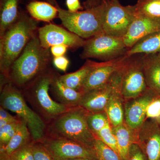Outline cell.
<instances>
[{
  "label": "cell",
  "instance_id": "6da1fadb",
  "mask_svg": "<svg viewBox=\"0 0 160 160\" xmlns=\"http://www.w3.org/2000/svg\"><path fill=\"white\" fill-rule=\"evenodd\" d=\"M36 24L33 19L22 14L1 37L0 67L6 77L9 78L12 64L34 36Z\"/></svg>",
  "mask_w": 160,
  "mask_h": 160
},
{
  "label": "cell",
  "instance_id": "7a4b0ae2",
  "mask_svg": "<svg viewBox=\"0 0 160 160\" xmlns=\"http://www.w3.org/2000/svg\"><path fill=\"white\" fill-rule=\"evenodd\" d=\"M48 49L43 48L38 37L33 36L12 64L9 78L17 86H26L46 68L49 60Z\"/></svg>",
  "mask_w": 160,
  "mask_h": 160
},
{
  "label": "cell",
  "instance_id": "3957f363",
  "mask_svg": "<svg viewBox=\"0 0 160 160\" xmlns=\"http://www.w3.org/2000/svg\"><path fill=\"white\" fill-rule=\"evenodd\" d=\"M58 16L69 31L83 39H88L102 33L106 9L105 0L92 8L72 12L57 6Z\"/></svg>",
  "mask_w": 160,
  "mask_h": 160
},
{
  "label": "cell",
  "instance_id": "277c9868",
  "mask_svg": "<svg viewBox=\"0 0 160 160\" xmlns=\"http://www.w3.org/2000/svg\"><path fill=\"white\" fill-rule=\"evenodd\" d=\"M88 112L79 106L72 107L57 118L52 126L53 132L94 149L97 138L88 126Z\"/></svg>",
  "mask_w": 160,
  "mask_h": 160
},
{
  "label": "cell",
  "instance_id": "5b68a950",
  "mask_svg": "<svg viewBox=\"0 0 160 160\" xmlns=\"http://www.w3.org/2000/svg\"><path fill=\"white\" fill-rule=\"evenodd\" d=\"M2 107L16 113L26 123L33 142H40L45 137L46 126L39 116L28 106L21 92L11 83L6 84L1 95Z\"/></svg>",
  "mask_w": 160,
  "mask_h": 160
},
{
  "label": "cell",
  "instance_id": "8992f818",
  "mask_svg": "<svg viewBox=\"0 0 160 160\" xmlns=\"http://www.w3.org/2000/svg\"><path fill=\"white\" fill-rule=\"evenodd\" d=\"M105 1L106 9L103 32L116 37L123 38L136 16L135 6H123L119 0Z\"/></svg>",
  "mask_w": 160,
  "mask_h": 160
},
{
  "label": "cell",
  "instance_id": "52a82bcc",
  "mask_svg": "<svg viewBox=\"0 0 160 160\" xmlns=\"http://www.w3.org/2000/svg\"><path fill=\"white\" fill-rule=\"evenodd\" d=\"M81 57L94 58L109 61L125 55L128 49L123 38L116 37L104 32L86 40Z\"/></svg>",
  "mask_w": 160,
  "mask_h": 160
},
{
  "label": "cell",
  "instance_id": "ba28073f",
  "mask_svg": "<svg viewBox=\"0 0 160 160\" xmlns=\"http://www.w3.org/2000/svg\"><path fill=\"white\" fill-rule=\"evenodd\" d=\"M40 142L54 160L79 158L97 160L94 149L55 134L50 137H45Z\"/></svg>",
  "mask_w": 160,
  "mask_h": 160
},
{
  "label": "cell",
  "instance_id": "9c48e42d",
  "mask_svg": "<svg viewBox=\"0 0 160 160\" xmlns=\"http://www.w3.org/2000/svg\"><path fill=\"white\" fill-rule=\"evenodd\" d=\"M148 89L143 71L142 58L128 57L123 70L121 93L125 101L135 98Z\"/></svg>",
  "mask_w": 160,
  "mask_h": 160
},
{
  "label": "cell",
  "instance_id": "30bf717a",
  "mask_svg": "<svg viewBox=\"0 0 160 160\" xmlns=\"http://www.w3.org/2000/svg\"><path fill=\"white\" fill-rule=\"evenodd\" d=\"M125 65L115 72L104 86L84 93L78 106L89 112L105 111V107L112 93L122 85Z\"/></svg>",
  "mask_w": 160,
  "mask_h": 160
},
{
  "label": "cell",
  "instance_id": "8fae6325",
  "mask_svg": "<svg viewBox=\"0 0 160 160\" xmlns=\"http://www.w3.org/2000/svg\"><path fill=\"white\" fill-rule=\"evenodd\" d=\"M38 38L43 48L49 49L52 46L63 45L72 49L84 47L86 40L60 26L50 24L38 29Z\"/></svg>",
  "mask_w": 160,
  "mask_h": 160
},
{
  "label": "cell",
  "instance_id": "7c38bea8",
  "mask_svg": "<svg viewBox=\"0 0 160 160\" xmlns=\"http://www.w3.org/2000/svg\"><path fill=\"white\" fill-rule=\"evenodd\" d=\"M128 58L125 55L102 62H95L84 81L80 92L85 93L104 86L115 72L122 68Z\"/></svg>",
  "mask_w": 160,
  "mask_h": 160
},
{
  "label": "cell",
  "instance_id": "4fadbf2b",
  "mask_svg": "<svg viewBox=\"0 0 160 160\" xmlns=\"http://www.w3.org/2000/svg\"><path fill=\"white\" fill-rule=\"evenodd\" d=\"M135 143L148 160H160V126L155 120L146 119L135 132Z\"/></svg>",
  "mask_w": 160,
  "mask_h": 160
},
{
  "label": "cell",
  "instance_id": "5bb4252c",
  "mask_svg": "<svg viewBox=\"0 0 160 160\" xmlns=\"http://www.w3.org/2000/svg\"><path fill=\"white\" fill-rule=\"evenodd\" d=\"M52 81L51 76L42 77L38 81L34 91L35 99L38 106L46 116L52 118L58 117L72 108L57 102L50 97L49 90Z\"/></svg>",
  "mask_w": 160,
  "mask_h": 160
},
{
  "label": "cell",
  "instance_id": "9a60e30c",
  "mask_svg": "<svg viewBox=\"0 0 160 160\" xmlns=\"http://www.w3.org/2000/svg\"><path fill=\"white\" fill-rule=\"evenodd\" d=\"M157 94L148 89L143 94L126 101L125 108V123L129 128L137 130L146 120V109Z\"/></svg>",
  "mask_w": 160,
  "mask_h": 160
},
{
  "label": "cell",
  "instance_id": "2e32d148",
  "mask_svg": "<svg viewBox=\"0 0 160 160\" xmlns=\"http://www.w3.org/2000/svg\"><path fill=\"white\" fill-rule=\"evenodd\" d=\"M160 30V17L137 15L133 20L123 41L128 49L143 38Z\"/></svg>",
  "mask_w": 160,
  "mask_h": 160
},
{
  "label": "cell",
  "instance_id": "e0dca14e",
  "mask_svg": "<svg viewBox=\"0 0 160 160\" xmlns=\"http://www.w3.org/2000/svg\"><path fill=\"white\" fill-rule=\"evenodd\" d=\"M142 58L147 87L156 94H160V62L157 54H145Z\"/></svg>",
  "mask_w": 160,
  "mask_h": 160
},
{
  "label": "cell",
  "instance_id": "ac0fdd59",
  "mask_svg": "<svg viewBox=\"0 0 160 160\" xmlns=\"http://www.w3.org/2000/svg\"><path fill=\"white\" fill-rule=\"evenodd\" d=\"M124 101L121 93V86L112 93L105 107V112L112 127L119 126L125 122Z\"/></svg>",
  "mask_w": 160,
  "mask_h": 160
},
{
  "label": "cell",
  "instance_id": "d6986e66",
  "mask_svg": "<svg viewBox=\"0 0 160 160\" xmlns=\"http://www.w3.org/2000/svg\"><path fill=\"white\" fill-rule=\"evenodd\" d=\"M117 142L119 152L123 160H128L130 146L135 143V130L129 128L125 123L112 127Z\"/></svg>",
  "mask_w": 160,
  "mask_h": 160
},
{
  "label": "cell",
  "instance_id": "ffe728a7",
  "mask_svg": "<svg viewBox=\"0 0 160 160\" xmlns=\"http://www.w3.org/2000/svg\"><path fill=\"white\" fill-rule=\"evenodd\" d=\"M160 52V30L147 36L128 49L125 55L130 57L140 53L156 54Z\"/></svg>",
  "mask_w": 160,
  "mask_h": 160
},
{
  "label": "cell",
  "instance_id": "44dd1931",
  "mask_svg": "<svg viewBox=\"0 0 160 160\" xmlns=\"http://www.w3.org/2000/svg\"><path fill=\"white\" fill-rule=\"evenodd\" d=\"M32 17L38 21L49 22L58 16L57 6L46 1H32L26 6Z\"/></svg>",
  "mask_w": 160,
  "mask_h": 160
},
{
  "label": "cell",
  "instance_id": "7402d4cb",
  "mask_svg": "<svg viewBox=\"0 0 160 160\" xmlns=\"http://www.w3.org/2000/svg\"><path fill=\"white\" fill-rule=\"evenodd\" d=\"M20 0H1V37L19 17L18 6Z\"/></svg>",
  "mask_w": 160,
  "mask_h": 160
},
{
  "label": "cell",
  "instance_id": "603a6c76",
  "mask_svg": "<svg viewBox=\"0 0 160 160\" xmlns=\"http://www.w3.org/2000/svg\"><path fill=\"white\" fill-rule=\"evenodd\" d=\"M95 63V62L87 60L84 66L77 71L61 76L58 78L59 80L67 87L80 91L84 81Z\"/></svg>",
  "mask_w": 160,
  "mask_h": 160
},
{
  "label": "cell",
  "instance_id": "cb8c5ba5",
  "mask_svg": "<svg viewBox=\"0 0 160 160\" xmlns=\"http://www.w3.org/2000/svg\"><path fill=\"white\" fill-rule=\"evenodd\" d=\"M31 134L27 125L22 120L15 133L9 143L5 147L1 148V153L10 156L16 150L31 142Z\"/></svg>",
  "mask_w": 160,
  "mask_h": 160
},
{
  "label": "cell",
  "instance_id": "d4e9b609",
  "mask_svg": "<svg viewBox=\"0 0 160 160\" xmlns=\"http://www.w3.org/2000/svg\"><path fill=\"white\" fill-rule=\"evenodd\" d=\"M56 93L62 104L70 107L78 106L84 93L67 87L58 78L52 81Z\"/></svg>",
  "mask_w": 160,
  "mask_h": 160
},
{
  "label": "cell",
  "instance_id": "484cf974",
  "mask_svg": "<svg viewBox=\"0 0 160 160\" xmlns=\"http://www.w3.org/2000/svg\"><path fill=\"white\" fill-rule=\"evenodd\" d=\"M135 6L137 15L160 17V0H138Z\"/></svg>",
  "mask_w": 160,
  "mask_h": 160
},
{
  "label": "cell",
  "instance_id": "4316f807",
  "mask_svg": "<svg viewBox=\"0 0 160 160\" xmlns=\"http://www.w3.org/2000/svg\"><path fill=\"white\" fill-rule=\"evenodd\" d=\"M87 121L89 129L95 136L104 127L110 123L105 111L97 112H88Z\"/></svg>",
  "mask_w": 160,
  "mask_h": 160
},
{
  "label": "cell",
  "instance_id": "83f0119b",
  "mask_svg": "<svg viewBox=\"0 0 160 160\" xmlns=\"http://www.w3.org/2000/svg\"><path fill=\"white\" fill-rule=\"evenodd\" d=\"M97 160H123L120 155L97 138L93 144Z\"/></svg>",
  "mask_w": 160,
  "mask_h": 160
},
{
  "label": "cell",
  "instance_id": "f1b7e54d",
  "mask_svg": "<svg viewBox=\"0 0 160 160\" xmlns=\"http://www.w3.org/2000/svg\"><path fill=\"white\" fill-rule=\"evenodd\" d=\"M96 138L119 154L117 142L110 123L103 128L96 136ZM120 155V154H119Z\"/></svg>",
  "mask_w": 160,
  "mask_h": 160
},
{
  "label": "cell",
  "instance_id": "f546056e",
  "mask_svg": "<svg viewBox=\"0 0 160 160\" xmlns=\"http://www.w3.org/2000/svg\"><path fill=\"white\" fill-rule=\"evenodd\" d=\"M22 120L7 124L0 127V143L1 148H3L9 143L17 130Z\"/></svg>",
  "mask_w": 160,
  "mask_h": 160
},
{
  "label": "cell",
  "instance_id": "4dcf8cb0",
  "mask_svg": "<svg viewBox=\"0 0 160 160\" xmlns=\"http://www.w3.org/2000/svg\"><path fill=\"white\" fill-rule=\"evenodd\" d=\"M32 145L29 143L12 152L10 156L11 160H34Z\"/></svg>",
  "mask_w": 160,
  "mask_h": 160
},
{
  "label": "cell",
  "instance_id": "1f68e13d",
  "mask_svg": "<svg viewBox=\"0 0 160 160\" xmlns=\"http://www.w3.org/2000/svg\"><path fill=\"white\" fill-rule=\"evenodd\" d=\"M160 117V94L153 98L146 109V120H156Z\"/></svg>",
  "mask_w": 160,
  "mask_h": 160
},
{
  "label": "cell",
  "instance_id": "d6a6232c",
  "mask_svg": "<svg viewBox=\"0 0 160 160\" xmlns=\"http://www.w3.org/2000/svg\"><path fill=\"white\" fill-rule=\"evenodd\" d=\"M32 149L34 160H54L40 142H33Z\"/></svg>",
  "mask_w": 160,
  "mask_h": 160
},
{
  "label": "cell",
  "instance_id": "836d02e7",
  "mask_svg": "<svg viewBox=\"0 0 160 160\" xmlns=\"http://www.w3.org/2000/svg\"><path fill=\"white\" fill-rule=\"evenodd\" d=\"M128 160H148V159L139 145L134 143L129 149Z\"/></svg>",
  "mask_w": 160,
  "mask_h": 160
},
{
  "label": "cell",
  "instance_id": "e575fe53",
  "mask_svg": "<svg viewBox=\"0 0 160 160\" xmlns=\"http://www.w3.org/2000/svg\"><path fill=\"white\" fill-rule=\"evenodd\" d=\"M19 120L9 114L6 109L1 106L0 108V127Z\"/></svg>",
  "mask_w": 160,
  "mask_h": 160
},
{
  "label": "cell",
  "instance_id": "d590c367",
  "mask_svg": "<svg viewBox=\"0 0 160 160\" xmlns=\"http://www.w3.org/2000/svg\"><path fill=\"white\" fill-rule=\"evenodd\" d=\"M69 60L64 56L54 57L53 59V64L56 68L63 72L66 71L69 66Z\"/></svg>",
  "mask_w": 160,
  "mask_h": 160
},
{
  "label": "cell",
  "instance_id": "8d00e7d4",
  "mask_svg": "<svg viewBox=\"0 0 160 160\" xmlns=\"http://www.w3.org/2000/svg\"><path fill=\"white\" fill-rule=\"evenodd\" d=\"M68 48V47L65 45H56L52 46L50 48V51L54 57H58L64 56L67 52Z\"/></svg>",
  "mask_w": 160,
  "mask_h": 160
},
{
  "label": "cell",
  "instance_id": "74e56055",
  "mask_svg": "<svg viewBox=\"0 0 160 160\" xmlns=\"http://www.w3.org/2000/svg\"><path fill=\"white\" fill-rule=\"evenodd\" d=\"M66 4L68 10L72 12L82 10L83 9L80 0H66Z\"/></svg>",
  "mask_w": 160,
  "mask_h": 160
},
{
  "label": "cell",
  "instance_id": "f35d334b",
  "mask_svg": "<svg viewBox=\"0 0 160 160\" xmlns=\"http://www.w3.org/2000/svg\"><path fill=\"white\" fill-rule=\"evenodd\" d=\"M102 0H86L84 3V7L86 9L92 8L100 5Z\"/></svg>",
  "mask_w": 160,
  "mask_h": 160
},
{
  "label": "cell",
  "instance_id": "ab89813d",
  "mask_svg": "<svg viewBox=\"0 0 160 160\" xmlns=\"http://www.w3.org/2000/svg\"><path fill=\"white\" fill-rule=\"evenodd\" d=\"M0 160H11L10 156L4 153H1Z\"/></svg>",
  "mask_w": 160,
  "mask_h": 160
},
{
  "label": "cell",
  "instance_id": "60d3db41",
  "mask_svg": "<svg viewBox=\"0 0 160 160\" xmlns=\"http://www.w3.org/2000/svg\"><path fill=\"white\" fill-rule=\"evenodd\" d=\"M45 1H46V2H48L51 3L52 5H54V6H56L58 5V4H57L55 0H45Z\"/></svg>",
  "mask_w": 160,
  "mask_h": 160
},
{
  "label": "cell",
  "instance_id": "b9f144b4",
  "mask_svg": "<svg viewBox=\"0 0 160 160\" xmlns=\"http://www.w3.org/2000/svg\"><path fill=\"white\" fill-rule=\"evenodd\" d=\"M69 160H97L94 159H91L89 158H79L73 159H71Z\"/></svg>",
  "mask_w": 160,
  "mask_h": 160
},
{
  "label": "cell",
  "instance_id": "7bdbcfd3",
  "mask_svg": "<svg viewBox=\"0 0 160 160\" xmlns=\"http://www.w3.org/2000/svg\"><path fill=\"white\" fill-rule=\"evenodd\" d=\"M155 121L157 122L158 124L160 126V117L158 118L157 119H156Z\"/></svg>",
  "mask_w": 160,
  "mask_h": 160
},
{
  "label": "cell",
  "instance_id": "ee69618b",
  "mask_svg": "<svg viewBox=\"0 0 160 160\" xmlns=\"http://www.w3.org/2000/svg\"><path fill=\"white\" fill-rule=\"evenodd\" d=\"M157 56V57L159 61L160 62V52H158V53H156Z\"/></svg>",
  "mask_w": 160,
  "mask_h": 160
}]
</instances>
